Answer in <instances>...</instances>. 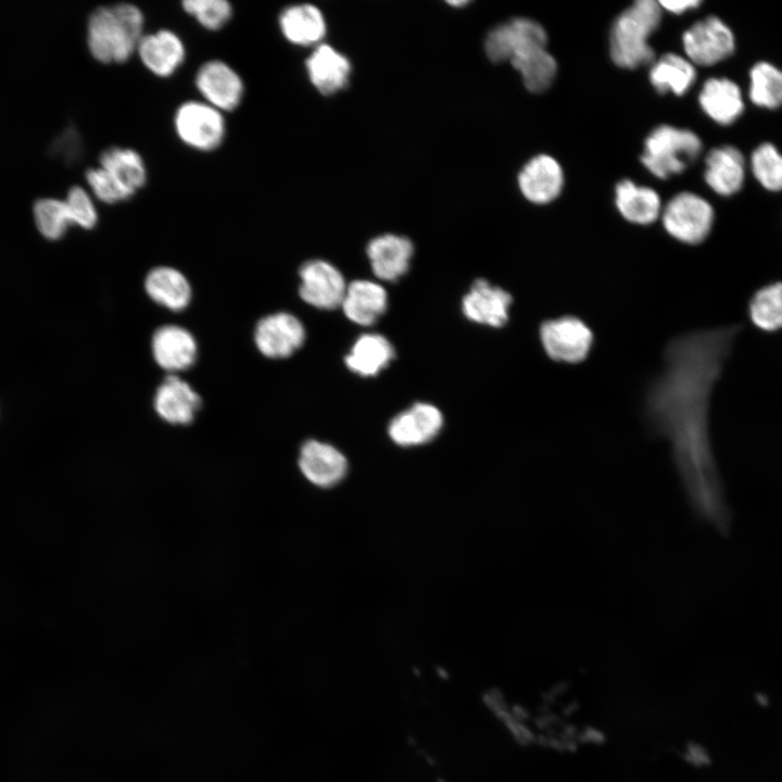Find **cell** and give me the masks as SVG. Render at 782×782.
I'll return each mask as SVG.
<instances>
[{
    "mask_svg": "<svg viewBox=\"0 0 782 782\" xmlns=\"http://www.w3.org/2000/svg\"><path fill=\"white\" fill-rule=\"evenodd\" d=\"M737 330L719 327L669 340L664 368L645 395V417L668 440L691 505L721 530L728 510L709 439V403Z\"/></svg>",
    "mask_w": 782,
    "mask_h": 782,
    "instance_id": "6da1fadb",
    "label": "cell"
},
{
    "mask_svg": "<svg viewBox=\"0 0 782 782\" xmlns=\"http://www.w3.org/2000/svg\"><path fill=\"white\" fill-rule=\"evenodd\" d=\"M146 31V14L139 5L131 2L99 5L87 18V48L94 61L122 65L135 58Z\"/></svg>",
    "mask_w": 782,
    "mask_h": 782,
    "instance_id": "7a4b0ae2",
    "label": "cell"
},
{
    "mask_svg": "<svg viewBox=\"0 0 782 782\" xmlns=\"http://www.w3.org/2000/svg\"><path fill=\"white\" fill-rule=\"evenodd\" d=\"M661 20V7L653 0H639L615 20L609 37L610 56L620 67L634 70L655 59L647 39Z\"/></svg>",
    "mask_w": 782,
    "mask_h": 782,
    "instance_id": "3957f363",
    "label": "cell"
},
{
    "mask_svg": "<svg viewBox=\"0 0 782 782\" xmlns=\"http://www.w3.org/2000/svg\"><path fill=\"white\" fill-rule=\"evenodd\" d=\"M172 125L177 140L198 153L215 152L227 139L226 114L199 98L181 101L173 112Z\"/></svg>",
    "mask_w": 782,
    "mask_h": 782,
    "instance_id": "277c9868",
    "label": "cell"
},
{
    "mask_svg": "<svg viewBox=\"0 0 782 782\" xmlns=\"http://www.w3.org/2000/svg\"><path fill=\"white\" fill-rule=\"evenodd\" d=\"M701 150L702 141L695 133L661 125L645 139L641 161L653 175L667 179L684 172Z\"/></svg>",
    "mask_w": 782,
    "mask_h": 782,
    "instance_id": "5b68a950",
    "label": "cell"
},
{
    "mask_svg": "<svg viewBox=\"0 0 782 782\" xmlns=\"http://www.w3.org/2000/svg\"><path fill=\"white\" fill-rule=\"evenodd\" d=\"M193 86L199 99L224 114L237 111L247 93L242 75L219 58L207 59L195 68Z\"/></svg>",
    "mask_w": 782,
    "mask_h": 782,
    "instance_id": "8992f818",
    "label": "cell"
},
{
    "mask_svg": "<svg viewBox=\"0 0 782 782\" xmlns=\"http://www.w3.org/2000/svg\"><path fill=\"white\" fill-rule=\"evenodd\" d=\"M714 223V209L702 197L692 192L674 195L665 206L663 224L674 239L698 244L709 235Z\"/></svg>",
    "mask_w": 782,
    "mask_h": 782,
    "instance_id": "52a82bcc",
    "label": "cell"
},
{
    "mask_svg": "<svg viewBox=\"0 0 782 782\" xmlns=\"http://www.w3.org/2000/svg\"><path fill=\"white\" fill-rule=\"evenodd\" d=\"M539 336L546 355L555 362L576 364L590 353L593 333L580 318L566 315L543 320Z\"/></svg>",
    "mask_w": 782,
    "mask_h": 782,
    "instance_id": "ba28073f",
    "label": "cell"
},
{
    "mask_svg": "<svg viewBox=\"0 0 782 782\" xmlns=\"http://www.w3.org/2000/svg\"><path fill=\"white\" fill-rule=\"evenodd\" d=\"M547 36L535 21L517 17L489 31L484 41L488 58L495 63L514 61L528 53L546 48Z\"/></svg>",
    "mask_w": 782,
    "mask_h": 782,
    "instance_id": "9c48e42d",
    "label": "cell"
},
{
    "mask_svg": "<svg viewBox=\"0 0 782 782\" xmlns=\"http://www.w3.org/2000/svg\"><path fill=\"white\" fill-rule=\"evenodd\" d=\"M187 55L184 38L168 27L147 30L135 54L148 73L161 79L174 77L185 65Z\"/></svg>",
    "mask_w": 782,
    "mask_h": 782,
    "instance_id": "30bf717a",
    "label": "cell"
},
{
    "mask_svg": "<svg viewBox=\"0 0 782 782\" xmlns=\"http://www.w3.org/2000/svg\"><path fill=\"white\" fill-rule=\"evenodd\" d=\"M682 42L689 59L702 66L726 60L735 49L733 33L717 16H708L693 24L684 31Z\"/></svg>",
    "mask_w": 782,
    "mask_h": 782,
    "instance_id": "8fae6325",
    "label": "cell"
},
{
    "mask_svg": "<svg viewBox=\"0 0 782 782\" xmlns=\"http://www.w3.org/2000/svg\"><path fill=\"white\" fill-rule=\"evenodd\" d=\"M299 293L307 304L320 310L341 306L346 285L340 270L323 260L305 262L300 268Z\"/></svg>",
    "mask_w": 782,
    "mask_h": 782,
    "instance_id": "7c38bea8",
    "label": "cell"
},
{
    "mask_svg": "<svg viewBox=\"0 0 782 782\" xmlns=\"http://www.w3.org/2000/svg\"><path fill=\"white\" fill-rule=\"evenodd\" d=\"M305 340L303 324L292 314L280 312L258 320L254 330L257 350L269 358L293 354Z\"/></svg>",
    "mask_w": 782,
    "mask_h": 782,
    "instance_id": "4fadbf2b",
    "label": "cell"
},
{
    "mask_svg": "<svg viewBox=\"0 0 782 782\" xmlns=\"http://www.w3.org/2000/svg\"><path fill=\"white\" fill-rule=\"evenodd\" d=\"M512 294L505 289L479 278L474 281L462 301L467 319L492 328L505 326L509 319Z\"/></svg>",
    "mask_w": 782,
    "mask_h": 782,
    "instance_id": "5bb4252c",
    "label": "cell"
},
{
    "mask_svg": "<svg viewBox=\"0 0 782 782\" xmlns=\"http://www.w3.org/2000/svg\"><path fill=\"white\" fill-rule=\"evenodd\" d=\"M298 466L306 480L321 488L336 485L348 471L346 457L338 449L313 439L302 444Z\"/></svg>",
    "mask_w": 782,
    "mask_h": 782,
    "instance_id": "9a60e30c",
    "label": "cell"
},
{
    "mask_svg": "<svg viewBox=\"0 0 782 782\" xmlns=\"http://www.w3.org/2000/svg\"><path fill=\"white\" fill-rule=\"evenodd\" d=\"M443 426L442 413L432 404L415 403L398 414L388 427L391 440L401 446L430 442Z\"/></svg>",
    "mask_w": 782,
    "mask_h": 782,
    "instance_id": "2e32d148",
    "label": "cell"
},
{
    "mask_svg": "<svg viewBox=\"0 0 782 782\" xmlns=\"http://www.w3.org/2000/svg\"><path fill=\"white\" fill-rule=\"evenodd\" d=\"M305 71L317 91L333 94L348 85L352 67L344 54L330 45L319 43L306 58Z\"/></svg>",
    "mask_w": 782,
    "mask_h": 782,
    "instance_id": "e0dca14e",
    "label": "cell"
},
{
    "mask_svg": "<svg viewBox=\"0 0 782 782\" xmlns=\"http://www.w3.org/2000/svg\"><path fill=\"white\" fill-rule=\"evenodd\" d=\"M200 405V395L188 382L174 374L163 380L154 396L155 412L171 425H189Z\"/></svg>",
    "mask_w": 782,
    "mask_h": 782,
    "instance_id": "ac0fdd59",
    "label": "cell"
},
{
    "mask_svg": "<svg viewBox=\"0 0 782 782\" xmlns=\"http://www.w3.org/2000/svg\"><path fill=\"white\" fill-rule=\"evenodd\" d=\"M366 252L373 273L381 280L395 281L408 270L414 248L406 237L384 234L371 239Z\"/></svg>",
    "mask_w": 782,
    "mask_h": 782,
    "instance_id": "d6986e66",
    "label": "cell"
},
{
    "mask_svg": "<svg viewBox=\"0 0 782 782\" xmlns=\"http://www.w3.org/2000/svg\"><path fill=\"white\" fill-rule=\"evenodd\" d=\"M277 22L286 41L298 47H316L321 43L327 28L321 11L311 3H294L283 8Z\"/></svg>",
    "mask_w": 782,
    "mask_h": 782,
    "instance_id": "ffe728a7",
    "label": "cell"
},
{
    "mask_svg": "<svg viewBox=\"0 0 782 782\" xmlns=\"http://www.w3.org/2000/svg\"><path fill=\"white\" fill-rule=\"evenodd\" d=\"M151 348L157 365L171 374L189 368L198 353L193 336L176 325H166L156 329Z\"/></svg>",
    "mask_w": 782,
    "mask_h": 782,
    "instance_id": "44dd1931",
    "label": "cell"
},
{
    "mask_svg": "<svg viewBox=\"0 0 782 782\" xmlns=\"http://www.w3.org/2000/svg\"><path fill=\"white\" fill-rule=\"evenodd\" d=\"M564 184L560 165L550 155L531 159L518 175V185L527 200L546 204L558 197Z\"/></svg>",
    "mask_w": 782,
    "mask_h": 782,
    "instance_id": "7402d4cb",
    "label": "cell"
},
{
    "mask_svg": "<svg viewBox=\"0 0 782 782\" xmlns=\"http://www.w3.org/2000/svg\"><path fill=\"white\" fill-rule=\"evenodd\" d=\"M705 164V180L716 193L728 197L741 190L745 178V161L737 148H714L706 155Z\"/></svg>",
    "mask_w": 782,
    "mask_h": 782,
    "instance_id": "603a6c76",
    "label": "cell"
},
{
    "mask_svg": "<svg viewBox=\"0 0 782 782\" xmlns=\"http://www.w3.org/2000/svg\"><path fill=\"white\" fill-rule=\"evenodd\" d=\"M98 165L137 195L148 184L149 171L144 157L131 147L113 144L102 150Z\"/></svg>",
    "mask_w": 782,
    "mask_h": 782,
    "instance_id": "cb8c5ba5",
    "label": "cell"
},
{
    "mask_svg": "<svg viewBox=\"0 0 782 782\" xmlns=\"http://www.w3.org/2000/svg\"><path fill=\"white\" fill-rule=\"evenodd\" d=\"M703 111L716 123L730 125L744 111V101L740 87L728 78H709L698 94Z\"/></svg>",
    "mask_w": 782,
    "mask_h": 782,
    "instance_id": "d4e9b609",
    "label": "cell"
},
{
    "mask_svg": "<svg viewBox=\"0 0 782 782\" xmlns=\"http://www.w3.org/2000/svg\"><path fill=\"white\" fill-rule=\"evenodd\" d=\"M386 290L370 280H354L345 290L341 303L344 315L362 326L373 325L387 310Z\"/></svg>",
    "mask_w": 782,
    "mask_h": 782,
    "instance_id": "484cf974",
    "label": "cell"
},
{
    "mask_svg": "<svg viewBox=\"0 0 782 782\" xmlns=\"http://www.w3.org/2000/svg\"><path fill=\"white\" fill-rule=\"evenodd\" d=\"M147 294L173 312L182 311L191 300V287L178 269L159 266L149 272L144 280Z\"/></svg>",
    "mask_w": 782,
    "mask_h": 782,
    "instance_id": "4316f807",
    "label": "cell"
},
{
    "mask_svg": "<svg viewBox=\"0 0 782 782\" xmlns=\"http://www.w3.org/2000/svg\"><path fill=\"white\" fill-rule=\"evenodd\" d=\"M394 355V349L387 338L378 333H364L356 339L344 362L351 371L362 377H371L387 367Z\"/></svg>",
    "mask_w": 782,
    "mask_h": 782,
    "instance_id": "83f0119b",
    "label": "cell"
},
{
    "mask_svg": "<svg viewBox=\"0 0 782 782\" xmlns=\"http://www.w3.org/2000/svg\"><path fill=\"white\" fill-rule=\"evenodd\" d=\"M615 193L617 209L627 220L648 225L657 219L660 199L655 190L623 179L617 184Z\"/></svg>",
    "mask_w": 782,
    "mask_h": 782,
    "instance_id": "f1b7e54d",
    "label": "cell"
},
{
    "mask_svg": "<svg viewBox=\"0 0 782 782\" xmlns=\"http://www.w3.org/2000/svg\"><path fill=\"white\" fill-rule=\"evenodd\" d=\"M648 76L652 86L658 93L670 91L682 96L695 81L696 71L686 59L667 53L653 63Z\"/></svg>",
    "mask_w": 782,
    "mask_h": 782,
    "instance_id": "f546056e",
    "label": "cell"
},
{
    "mask_svg": "<svg viewBox=\"0 0 782 782\" xmlns=\"http://www.w3.org/2000/svg\"><path fill=\"white\" fill-rule=\"evenodd\" d=\"M749 99L760 108L782 105V71L768 62H758L749 71Z\"/></svg>",
    "mask_w": 782,
    "mask_h": 782,
    "instance_id": "4dcf8cb0",
    "label": "cell"
},
{
    "mask_svg": "<svg viewBox=\"0 0 782 782\" xmlns=\"http://www.w3.org/2000/svg\"><path fill=\"white\" fill-rule=\"evenodd\" d=\"M752 323L765 331L782 328V281L769 283L753 295L748 306Z\"/></svg>",
    "mask_w": 782,
    "mask_h": 782,
    "instance_id": "1f68e13d",
    "label": "cell"
},
{
    "mask_svg": "<svg viewBox=\"0 0 782 782\" xmlns=\"http://www.w3.org/2000/svg\"><path fill=\"white\" fill-rule=\"evenodd\" d=\"M521 74L526 88L542 92L553 83L557 70L555 59L542 48L510 62Z\"/></svg>",
    "mask_w": 782,
    "mask_h": 782,
    "instance_id": "d6a6232c",
    "label": "cell"
},
{
    "mask_svg": "<svg viewBox=\"0 0 782 782\" xmlns=\"http://www.w3.org/2000/svg\"><path fill=\"white\" fill-rule=\"evenodd\" d=\"M181 11L202 29L216 33L234 18L235 9L227 0H184Z\"/></svg>",
    "mask_w": 782,
    "mask_h": 782,
    "instance_id": "836d02e7",
    "label": "cell"
},
{
    "mask_svg": "<svg viewBox=\"0 0 782 782\" xmlns=\"http://www.w3.org/2000/svg\"><path fill=\"white\" fill-rule=\"evenodd\" d=\"M34 217L38 230L50 240L63 237L72 226L64 200L41 198L34 204Z\"/></svg>",
    "mask_w": 782,
    "mask_h": 782,
    "instance_id": "e575fe53",
    "label": "cell"
},
{
    "mask_svg": "<svg viewBox=\"0 0 782 782\" xmlns=\"http://www.w3.org/2000/svg\"><path fill=\"white\" fill-rule=\"evenodd\" d=\"M751 168L764 188L782 191V154L772 143L764 142L753 151Z\"/></svg>",
    "mask_w": 782,
    "mask_h": 782,
    "instance_id": "d590c367",
    "label": "cell"
},
{
    "mask_svg": "<svg viewBox=\"0 0 782 782\" xmlns=\"http://www.w3.org/2000/svg\"><path fill=\"white\" fill-rule=\"evenodd\" d=\"M85 180L96 201L108 205L121 204L136 197L99 165L86 169Z\"/></svg>",
    "mask_w": 782,
    "mask_h": 782,
    "instance_id": "8d00e7d4",
    "label": "cell"
},
{
    "mask_svg": "<svg viewBox=\"0 0 782 782\" xmlns=\"http://www.w3.org/2000/svg\"><path fill=\"white\" fill-rule=\"evenodd\" d=\"M73 225L83 229L93 228L99 219L96 199L90 191L79 185L72 186L64 199Z\"/></svg>",
    "mask_w": 782,
    "mask_h": 782,
    "instance_id": "74e56055",
    "label": "cell"
},
{
    "mask_svg": "<svg viewBox=\"0 0 782 782\" xmlns=\"http://www.w3.org/2000/svg\"><path fill=\"white\" fill-rule=\"evenodd\" d=\"M659 5L674 14H681L688 10L697 8L701 4L698 0L685 1H659Z\"/></svg>",
    "mask_w": 782,
    "mask_h": 782,
    "instance_id": "f35d334b",
    "label": "cell"
}]
</instances>
